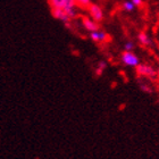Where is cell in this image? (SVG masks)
Returning a JSON list of instances; mask_svg holds the SVG:
<instances>
[{
	"mask_svg": "<svg viewBox=\"0 0 159 159\" xmlns=\"http://www.w3.org/2000/svg\"><path fill=\"white\" fill-rule=\"evenodd\" d=\"M50 8H61L73 20L76 16V6L74 0H48Z\"/></svg>",
	"mask_w": 159,
	"mask_h": 159,
	"instance_id": "6da1fadb",
	"label": "cell"
},
{
	"mask_svg": "<svg viewBox=\"0 0 159 159\" xmlns=\"http://www.w3.org/2000/svg\"><path fill=\"white\" fill-rule=\"evenodd\" d=\"M120 60L127 67H135L136 68V66H139L140 64V58L133 51H125L124 50V52L120 56Z\"/></svg>",
	"mask_w": 159,
	"mask_h": 159,
	"instance_id": "7a4b0ae2",
	"label": "cell"
},
{
	"mask_svg": "<svg viewBox=\"0 0 159 159\" xmlns=\"http://www.w3.org/2000/svg\"><path fill=\"white\" fill-rule=\"evenodd\" d=\"M88 11H89L90 17L96 20V22H98V23H101L103 18H105V14H103L102 8L99 5H97V3H91L90 7L88 8Z\"/></svg>",
	"mask_w": 159,
	"mask_h": 159,
	"instance_id": "3957f363",
	"label": "cell"
},
{
	"mask_svg": "<svg viewBox=\"0 0 159 159\" xmlns=\"http://www.w3.org/2000/svg\"><path fill=\"white\" fill-rule=\"evenodd\" d=\"M136 72L144 77H155L157 75V70L148 64H139V66H136Z\"/></svg>",
	"mask_w": 159,
	"mask_h": 159,
	"instance_id": "277c9868",
	"label": "cell"
},
{
	"mask_svg": "<svg viewBox=\"0 0 159 159\" xmlns=\"http://www.w3.org/2000/svg\"><path fill=\"white\" fill-rule=\"evenodd\" d=\"M90 39L96 43H103L110 41L109 34L102 30H97L93 32H90Z\"/></svg>",
	"mask_w": 159,
	"mask_h": 159,
	"instance_id": "5b68a950",
	"label": "cell"
},
{
	"mask_svg": "<svg viewBox=\"0 0 159 159\" xmlns=\"http://www.w3.org/2000/svg\"><path fill=\"white\" fill-rule=\"evenodd\" d=\"M51 15L53 18L61 20L63 23H70V20H72V18L68 16V14L61 8H51Z\"/></svg>",
	"mask_w": 159,
	"mask_h": 159,
	"instance_id": "8992f818",
	"label": "cell"
},
{
	"mask_svg": "<svg viewBox=\"0 0 159 159\" xmlns=\"http://www.w3.org/2000/svg\"><path fill=\"white\" fill-rule=\"evenodd\" d=\"M82 25H83V27H84L86 31H89V32H93V31L100 30L99 23L96 22L94 20H92L91 17L83 16L82 17Z\"/></svg>",
	"mask_w": 159,
	"mask_h": 159,
	"instance_id": "52a82bcc",
	"label": "cell"
},
{
	"mask_svg": "<svg viewBox=\"0 0 159 159\" xmlns=\"http://www.w3.org/2000/svg\"><path fill=\"white\" fill-rule=\"evenodd\" d=\"M138 40H139V42L144 47H148V46H150V44L152 43V41H151V38L148 35V33H147V32H143V31L138 34Z\"/></svg>",
	"mask_w": 159,
	"mask_h": 159,
	"instance_id": "ba28073f",
	"label": "cell"
},
{
	"mask_svg": "<svg viewBox=\"0 0 159 159\" xmlns=\"http://www.w3.org/2000/svg\"><path fill=\"white\" fill-rule=\"evenodd\" d=\"M74 3H75V6L76 8H81V9H86L90 7L91 5V0H74Z\"/></svg>",
	"mask_w": 159,
	"mask_h": 159,
	"instance_id": "9c48e42d",
	"label": "cell"
},
{
	"mask_svg": "<svg viewBox=\"0 0 159 159\" xmlns=\"http://www.w3.org/2000/svg\"><path fill=\"white\" fill-rule=\"evenodd\" d=\"M122 8H123V10H124V11H127V13H132V11L135 9L136 7L134 6V3H133L131 0H125V1L122 3Z\"/></svg>",
	"mask_w": 159,
	"mask_h": 159,
	"instance_id": "30bf717a",
	"label": "cell"
},
{
	"mask_svg": "<svg viewBox=\"0 0 159 159\" xmlns=\"http://www.w3.org/2000/svg\"><path fill=\"white\" fill-rule=\"evenodd\" d=\"M107 68V63L105 60H100L99 63H98V66H97V70H96V74L98 76H100L101 74L103 73V70Z\"/></svg>",
	"mask_w": 159,
	"mask_h": 159,
	"instance_id": "8fae6325",
	"label": "cell"
},
{
	"mask_svg": "<svg viewBox=\"0 0 159 159\" xmlns=\"http://www.w3.org/2000/svg\"><path fill=\"white\" fill-rule=\"evenodd\" d=\"M134 49V42L133 41H126L124 44V50L125 51H133Z\"/></svg>",
	"mask_w": 159,
	"mask_h": 159,
	"instance_id": "7c38bea8",
	"label": "cell"
},
{
	"mask_svg": "<svg viewBox=\"0 0 159 159\" xmlns=\"http://www.w3.org/2000/svg\"><path fill=\"white\" fill-rule=\"evenodd\" d=\"M135 7H141L143 5V0H131Z\"/></svg>",
	"mask_w": 159,
	"mask_h": 159,
	"instance_id": "4fadbf2b",
	"label": "cell"
}]
</instances>
